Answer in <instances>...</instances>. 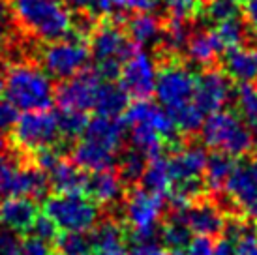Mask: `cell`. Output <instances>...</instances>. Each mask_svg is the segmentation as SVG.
Wrapping results in <instances>:
<instances>
[{
  "label": "cell",
  "mask_w": 257,
  "mask_h": 255,
  "mask_svg": "<svg viewBox=\"0 0 257 255\" xmlns=\"http://www.w3.org/2000/svg\"><path fill=\"white\" fill-rule=\"evenodd\" d=\"M197 75L180 62L164 64L156 75L154 94L160 107L169 114L179 132L193 134L201 130L205 114L195 105Z\"/></svg>",
  "instance_id": "6da1fadb"
},
{
  "label": "cell",
  "mask_w": 257,
  "mask_h": 255,
  "mask_svg": "<svg viewBox=\"0 0 257 255\" xmlns=\"http://www.w3.org/2000/svg\"><path fill=\"white\" fill-rule=\"evenodd\" d=\"M10 12L25 32L42 42L62 40L73 30L72 14L58 0H12Z\"/></svg>",
  "instance_id": "7a4b0ae2"
},
{
  "label": "cell",
  "mask_w": 257,
  "mask_h": 255,
  "mask_svg": "<svg viewBox=\"0 0 257 255\" xmlns=\"http://www.w3.org/2000/svg\"><path fill=\"white\" fill-rule=\"evenodd\" d=\"M126 126L130 128V141L134 149L141 150L147 158L158 156L167 141L177 135V126L160 105L137 99L126 109Z\"/></svg>",
  "instance_id": "3957f363"
},
{
  "label": "cell",
  "mask_w": 257,
  "mask_h": 255,
  "mask_svg": "<svg viewBox=\"0 0 257 255\" xmlns=\"http://www.w3.org/2000/svg\"><path fill=\"white\" fill-rule=\"evenodd\" d=\"M4 94L21 111L49 109L55 101V86L51 77L36 64H12L4 75Z\"/></svg>",
  "instance_id": "277c9868"
},
{
  "label": "cell",
  "mask_w": 257,
  "mask_h": 255,
  "mask_svg": "<svg viewBox=\"0 0 257 255\" xmlns=\"http://www.w3.org/2000/svg\"><path fill=\"white\" fill-rule=\"evenodd\" d=\"M201 137L207 147L231 158L246 156L255 149V132L236 113L216 111L201 124Z\"/></svg>",
  "instance_id": "5b68a950"
},
{
  "label": "cell",
  "mask_w": 257,
  "mask_h": 255,
  "mask_svg": "<svg viewBox=\"0 0 257 255\" xmlns=\"http://www.w3.org/2000/svg\"><path fill=\"white\" fill-rule=\"evenodd\" d=\"M88 47L96 60V73L105 81H113L120 73L122 62L137 45L130 42L126 32H122L114 23L103 21L90 30Z\"/></svg>",
  "instance_id": "8992f818"
},
{
  "label": "cell",
  "mask_w": 257,
  "mask_h": 255,
  "mask_svg": "<svg viewBox=\"0 0 257 255\" xmlns=\"http://www.w3.org/2000/svg\"><path fill=\"white\" fill-rule=\"evenodd\" d=\"M43 210L64 233H86L100 220L98 205L83 195V191L51 195L45 201Z\"/></svg>",
  "instance_id": "52a82bcc"
},
{
  "label": "cell",
  "mask_w": 257,
  "mask_h": 255,
  "mask_svg": "<svg viewBox=\"0 0 257 255\" xmlns=\"http://www.w3.org/2000/svg\"><path fill=\"white\" fill-rule=\"evenodd\" d=\"M90 57V47L85 38L70 32L62 40L49 42L40 51V66L49 77L70 79L86 70Z\"/></svg>",
  "instance_id": "ba28073f"
},
{
  "label": "cell",
  "mask_w": 257,
  "mask_h": 255,
  "mask_svg": "<svg viewBox=\"0 0 257 255\" xmlns=\"http://www.w3.org/2000/svg\"><path fill=\"white\" fill-rule=\"evenodd\" d=\"M162 214H164V195L147 188L132 190L124 201V220L134 231V240L154 238Z\"/></svg>",
  "instance_id": "9c48e42d"
},
{
  "label": "cell",
  "mask_w": 257,
  "mask_h": 255,
  "mask_svg": "<svg viewBox=\"0 0 257 255\" xmlns=\"http://www.w3.org/2000/svg\"><path fill=\"white\" fill-rule=\"evenodd\" d=\"M0 190L8 195L42 199L49 190V180L38 167L23 165L12 156H0Z\"/></svg>",
  "instance_id": "30bf717a"
},
{
  "label": "cell",
  "mask_w": 257,
  "mask_h": 255,
  "mask_svg": "<svg viewBox=\"0 0 257 255\" xmlns=\"http://www.w3.org/2000/svg\"><path fill=\"white\" fill-rule=\"evenodd\" d=\"M14 143L23 150H36L42 147L58 145V122L57 114L49 113L47 109L42 111H25L15 120L12 128Z\"/></svg>",
  "instance_id": "8fae6325"
},
{
  "label": "cell",
  "mask_w": 257,
  "mask_h": 255,
  "mask_svg": "<svg viewBox=\"0 0 257 255\" xmlns=\"http://www.w3.org/2000/svg\"><path fill=\"white\" fill-rule=\"evenodd\" d=\"M156 75V64L152 57L147 51L136 47L130 53V57L122 62L118 79H120V86L126 90L128 96L136 99H145L154 92Z\"/></svg>",
  "instance_id": "7c38bea8"
},
{
  "label": "cell",
  "mask_w": 257,
  "mask_h": 255,
  "mask_svg": "<svg viewBox=\"0 0 257 255\" xmlns=\"http://www.w3.org/2000/svg\"><path fill=\"white\" fill-rule=\"evenodd\" d=\"M103 81L105 79H101L96 71L83 70L73 77L64 79V83L55 88V101L60 109H77L86 113L88 109H94L96 96Z\"/></svg>",
  "instance_id": "4fadbf2b"
},
{
  "label": "cell",
  "mask_w": 257,
  "mask_h": 255,
  "mask_svg": "<svg viewBox=\"0 0 257 255\" xmlns=\"http://www.w3.org/2000/svg\"><path fill=\"white\" fill-rule=\"evenodd\" d=\"M229 201L246 210L251 203L257 201V158H246L242 162L235 163L229 175L227 182L223 184Z\"/></svg>",
  "instance_id": "5bb4252c"
},
{
  "label": "cell",
  "mask_w": 257,
  "mask_h": 255,
  "mask_svg": "<svg viewBox=\"0 0 257 255\" xmlns=\"http://www.w3.org/2000/svg\"><path fill=\"white\" fill-rule=\"evenodd\" d=\"M177 212L182 216V220L190 227L192 234L195 233L199 236L212 238L216 234H220L227 225L223 210L212 201H197V203L193 201L192 205L180 208Z\"/></svg>",
  "instance_id": "9a60e30c"
},
{
  "label": "cell",
  "mask_w": 257,
  "mask_h": 255,
  "mask_svg": "<svg viewBox=\"0 0 257 255\" xmlns=\"http://www.w3.org/2000/svg\"><path fill=\"white\" fill-rule=\"evenodd\" d=\"M231 98V86L227 75L220 70H207L197 75L195 85V105L203 114H210L220 111Z\"/></svg>",
  "instance_id": "2e32d148"
},
{
  "label": "cell",
  "mask_w": 257,
  "mask_h": 255,
  "mask_svg": "<svg viewBox=\"0 0 257 255\" xmlns=\"http://www.w3.org/2000/svg\"><path fill=\"white\" fill-rule=\"evenodd\" d=\"M38 216L34 199L10 195L0 203V227L10 233H27Z\"/></svg>",
  "instance_id": "e0dca14e"
},
{
  "label": "cell",
  "mask_w": 257,
  "mask_h": 255,
  "mask_svg": "<svg viewBox=\"0 0 257 255\" xmlns=\"http://www.w3.org/2000/svg\"><path fill=\"white\" fill-rule=\"evenodd\" d=\"M124 132H126V124L118 116H101V114H98L96 118L88 120L85 134L81 137L90 139V141L98 143L101 147L118 154L122 149V143H124Z\"/></svg>",
  "instance_id": "ac0fdd59"
},
{
  "label": "cell",
  "mask_w": 257,
  "mask_h": 255,
  "mask_svg": "<svg viewBox=\"0 0 257 255\" xmlns=\"http://www.w3.org/2000/svg\"><path fill=\"white\" fill-rule=\"evenodd\" d=\"M83 191H86V195L96 205H113L124 193V180L113 169L96 171L90 177H86Z\"/></svg>",
  "instance_id": "d6986e66"
},
{
  "label": "cell",
  "mask_w": 257,
  "mask_h": 255,
  "mask_svg": "<svg viewBox=\"0 0 257 255\" xmlns=\"http://www.w3.org/2000/svg\"><path fill=\"white\" fill-rule=\"evenodd\" d=\"M72 158H73V163L79 165L83 171L96 173V171L113 169L114 162H116V152L83 137L73 147Z\"/></svg>",
  "instance_id": "ffe728a7"
},
{
  "label": "cell",
  "mask_w": 257,
  "mask_h": 255,
  "mask_svg": "<svg viewBox=\"0 0 257 255\" xmlns=\"http://www.w3.org/2000/svg\"><path fill=\"white\" fill-rule=\"evenodd\" d=\"M223 70L238 83H250L257 79V47L238 45L227 49L223 57Z\"/></svg>",
  "instance_id": "44dd1931"
},
{
  "label": "cell",
  "mask_w": 257,
  "mask_h": 255,
  "mask_svg": "<svg viewBox=\"0 0 257 255\" xmlns=\"http://www.w3.org/2000/svg\"><path fill=\"white\" fill-rule=\"evenodd\" d=\"M92 229V255H130V249L124 244L122 227L116 221L105 220Z\"/></svg>",
  "instance_id": "7402d4cb"
},
{
  "label": "cell",
  "mask_w": 257,
  "mask_h": 255,
  "mask_svg": "<svg viewBox=\"0 0 257 255\" xmlns=\"http://www.w3.org/2000/svg\"><path fill=\"white\" fill-rule=\"evenodd\" d=\"M184 51L190 62L197 64V66H210L216 62L218 55L223 49L212 30H201V32L190 34Z\"/></svg>",
  "instance_id": "603a6c76"
},
{
  "label": "cell",
  "mask_w": 257,
  "mask_h": 255,
  "mask_svg": "<svg viewBox=\"0 0 257 255\" xmlns=\"http://www.w3.org/2000/svg\"><path fill=\"white\" fill-rule=\"evenodd\" d=\"M162 32H164L162 23H160L156 15H152L150 12L132 15L128 23H126V36L130 38V42L136 43L137 47L160 42Z\"/></svg>",
  "instance_id": "cb8c5ba5"
},
{
  "label": "cell",
  "mask_w": 257,
  "mask_h": 255,
  "mask_svg": "<svg viewBox=\"0 0 257 255\" xmlns=\"http://www.w3.org/2000/svg\"><path fill=\"white\" fill-rule=\"evenodd\" d=\"M49 184L57 193H79L85 190L86 175L83 169L73 162H66L64 158L57 163V167L51 171Z\"/></svg>",
  "instance_id": "d4e9b609"
},
{
  "label": "cell",
  "mask_w": 257,
  "mask_h": 255,
  "mask_svg": "<svg viewBox=\"0 0 257 255\" xmlns=\"http://www.w3.org/2000/svg\"><path fill=\"white\" fill-rule=\"evenodd\" d=\"M128 94L120 85L113 81H103L96 96L94 111L101 116H120L128 109Z\"/></svg>",
  "instance_id": "484cf974"
},
{
  "label": "cell",
  "mask_w": 257,
  "mask_h": 255,
  "mask_svg": "<svg viewBox=\"0 0 257 255\" xmlns=\"http://www.w3.org/2000/svg\"><path fill=\"white\" fill-rule=\"evenodd\" d=\"M141 180H143V188L156 191L160 195H165L171 188V175H169L167 158L162 156V154L150 158L147 162V167H145Z\"/></svg>",
  "instance_id": "4316f807"
},
{
  "label": "cell",
  "mask_w": 257,
  "mask_h": 255,
  "mask_svg": "<svg viewBox=\"0 0 257 255\" xmlns=\"http://www.w3.org/2000/svg\"><path fill=\"white\" fill-rule=\"evenodd\" d=\"M235 167L233 158L223 154V152H212L210 156H207V163H205V171H203V177H205V186L208 190H221L223 184L227 182L231 171Z\"/></svg>",
  "instance_id": "83f0119b"
},
{
  "label": "cell",
  "mask_w": 257,
  "mask_h": 255,
  "mask_svg": "<svg viewBox=\"0 0 257 255\" xmlns=\"http://www.w3.org/2000/svg\"><path fill=\"white\" fill-rule=\"evenodd\" d=\"M235 107L236 114L253 132H257V86H251L250 83H240V86L235 90Z\"/></svg>",
  "instance_id": "f1b7e54d"
},
{
  "label": "cell",
  "mask_w": 257,
  "mask_h": 255,
  "mask_svg": "<svg viewBox=\"0 0 257 255\" xmlns=\"http://www.w3.org/2000/svg\"><path fill=\"white\" fill-rule=\"evenodd\" d=\"M227 236L235 244V255H257V229L244 223H231Z\"/></svg>",
  "instance_id": "f546056e"
},
{
  "label": "cell",
  "mask_w": 257,
  "mask_h": 255,
  "mask_svg": "<svg viewBox=\"0 0 257 255\" xmlns=\"http://www.w3.org/2000/svg\"><path fill=\"white\" fill-rule=\"evenodd\" d=\"M58 132L60 137L64 139H77L85 134V128L88 124V116L85 111H77V109H60L57 114Z\"/></svg>",
  "instance_id": "4dcf8cb0"
},
{
  "label": "cell",
  "mask_w": 257,
  "mask_h": 255,
  "mask_svg": "<svg viewBox=\"0 0 257 255\" xmlns=\"http://www.w3.org/2000/svg\"><path fill=\"white\" fill-rule=\"evenodd\" d=\"M214 36L220 42L221 49H233L242 45L244 42V25L238 21V17H231V19H223L218 21L214 27Z\"/></svg>",
  "instance_id": "1f68e13d"
},
{
  "label": "cell",
  "mask_w": 257,
  "mask_h": 255,
  "mask_svg": "<svg viewBox=\"0 0 257 255\" xmlns=\"http://www.w3.org/2000/svg\"><path fill=\"white\" fill-rule=\"evenodd\" d=\"M192 238V231L190 227L186 225L182 216H180L177 210L171 216V220L165 223L164 231H162V240L169 249L177 251L179 248H182L186 242Z\"/></svg>",
  "instance_id": "d6a6232c"
},
{
  "label": "cell",
  "mask_w": 257,
  "mask_h": 255,
  "mask_svg": "<svg viewBox=\"0 0 257 255\" xmlns=\"http://www.w3.org/2000/svg\"><path fill=\"white\" fill-rule=\"evenodd\" d=\"M55 242L60 255H92V242L85 233H62Z\"/></svg>",
  "instance_id": "836d02e7"
},
{
  "label": "cell",
  "mask_w": 257,
  "mask_h": 255,
  "mask_svg": "<svg viewBox=\"0 0 257 255\" xmlns=\"http://www.w3.org/2000/svg\"><path fill=\"white\" fill-rule=\"evenodd\" d=\"M147 167V156L141 150L132 149L128 152H124V156L120 158V177L126 182H137L141 180Z\"/></svg>",
  "instance_id": "e575fe53"
},
{
  "label": "cell",
  "mask_w": 257,
  "mask_h": 255,
  "mask_svg": "<svg viewBox=\"0 0 257 255\" xmlns=\"http://www.w3.org/2000/svg\"><path fill=\"white\" fill-rule=\"evenodd\" d=\"M190 38L188 27L182 21H169V27L162 32V42L169 53H177L186 47V42Z\"/></svg>",
  "instance_id": "d590c367"
},
{
  "label": "cell",
  "mask_w": 257,
  "mask_h": 255,
  "mask_svg": "<svg viewBox=\"0 0 257 255\" xmlns=\"http://www.w3.org/2000/svg\"><path fill=\"white\" fill-rule=\"evenodd\" d=\"M160 2H164L169 21L186 23L199 12V0H160Z\"/></svg>",
  "instance_id": "8d00e7d4"
},
{
  "label": "cell",
  "mask_w": 257,
  "mask_h": 255,
  "mask_svg": "<svg viewBox=\"0 0 257 255\" xmlns=\"http://www.w3.org/2000/svg\"><path fill=\"white\" fill-rule=\"evenodd\" d=\"M34 156V167H38L43 173H51V171L57 167V163L62 160V150H58L57 145H51V147H42V149L32 150Z\"/></svg>",
  "instance_id": "74e56055"
},
{
  "label": "cell",
  "mask_w": 257,
  "mask_h": 255,
  "mask_svg": "<svg viewBox=\"0 0 257 255\" xmlns=\"http://www.w3.org/2000/svg\"><path fill=\"white\" fill-rule=\"evenodd\" d=\"M207 15L214 23L236 17L238 15L236 0H210L207 6Z\"/></svg>",
  "instance_id": "f35d334b"
},
{
  "label": "cell",
  "mask_w": 257,
  "mask_h": 255,
  "mask_svg": "<svg viewBox=\"0 0 257 255\" xmlns=\"http://www.w3.org/2000/svg\"><path fill=\"white\" fill-rule=\"evenodd\" d=\"M214 251V242L208 236H195L186 242L182 248L175 251V255H212Z\"/></svg>",
  "instance_id": "ab89813d"
},
{
  "label": "cell",
  "mask_w": 257,
  "mask_h": 255,
  "mask_svg": "<svg viewBox=\"0 0 257 255\" xmlns=\"http://www.w3.org/2000/svg\"><path fill=\"white\" fill-rule=\"evenodd\" d=\"M32 234L34 236H40L47 242H55L58 238V227L57 223L51 220L47 214H42V216H36V220L32 223Z\"/></svg>",
  "instance_id": "60d3db41"
},
{
  "label": "cell",
  "mask_w": 257,
  "mask_h": 255,
  "mask_svg": "<svg viewBox=\"0 0 257 255\" xmlns=\"http://www.w3.org/2000/svg\"><path fill=\"white\" fill-rule=\"evenodd\" d=\"M21 255H53V248L51 242L32 234L21 242Z\"/></svg>",
  "instance_id": "b9f144b4"
},
{
  "label": "cell",
  "mask_w": 257,
  "mask_h": 255,
  "mask_svg": "<svg viewBox=\"0 0 257 255\" xmlns=\"http://www.w3.org/2000/svg\"><path fill=\"white\" fill-rule=\"evenodd\" d=\"M130 255H169V251L162 248L154 238H149V240H134Z\"/></svg>",
  "instance_id": "7bdbcfd3"
},
{
  "label": "cell",
  "mask_w": 257,
  "mask_h": 255,
  "mask_svg": "<svg viewBox=\"0 0 257 255\" xmlns=\"http://www.w3.org/2000/svg\"><path fill=\"white\" fill-rule=\"evenodd\" d=\"M85 6H88L96 14H114L120 8H126V0H85Z\"/></svg>",
  "instance_id": "ee69618b"
},
{
  "label": "cell",
  "mask_w": 257,
  "mask_h": 255,
  "mask_svg": "<svg viewBox=\"0 0 257 255\" xmlns=\"http://www.w3.org/2000/svg\"><path fill=\"white\" fill-rule=\"evenodd\" d=\"M19 109L10 101V99H0V130H10L14 128L15 120L19 118Z\"/></svg>",
  "instance_id": "f6af8a7d"
},
{
  "label": "cell",
  "mask_w": 257,
  "mask_h": 255,
  "mask_svg": "<svg viewBox=\"0 0 257 255\" xmlns=\"http://www.w3.org/2000/svg\"><path fill=\"white\" fill-rule=\"evenodd\" d=\"M0 255H21V242L17 240L15 233H0Z\"/></svg>",
  "instance_id": "bcb514c9"
},
{
  "label": "cell",
  "mask_w": 257,
  "mask_h": 255,
  "mask_svg": "<svg viewBox=\"0 0 257 255\" xmlns=\"http://www.w3.org/2000/svg\"><path fill=\"white\" fill-rule=\"evenodd\" d=\"M160 0H126V8L136 12V14H147L156 10Z\"/></svg>",
  "instance_id": "7dc6e473"
},
{
  "label": "cell",
  "mask_w": 257,
  "mask_h": 255,
  "mask_svg": "<svg viewBox=\"0 0 257 255\" xmlns=\"http://www.w3.org/2000/svg\"><path fill=\"white\" fill-rule=\"evenodd\" d=\"M244 19H246V25L257 34V0L244 2Z\"/></svg>",
  "instance_id": "c3c4849f"
},
{
  "label": "cell",
  "mask_w": 257,
  "mask_h": 255,
  "mask_svg": "<svg viewBox=\"0 0 257 255\" xmlns=\"http://www.w3.org/2000/svg\"><path fill=\"white\" fill-rule=\"evenodd\" d=\"M212 255H235V244H233V240L229 238L227 234L214 244Z\"/></svg>",
  "instance_id": "681fc988"
},
{
  "label": "cell",
  "mask_w": 257,
  "mask_h": 255,
  "mask_svg": "<svg viewBox=\"0 0 257 255\" xmlns=\"http://www.w3.org/2000/svg\"><path fill=\"white\" fill-rule=\"evenodd\" d=\"M10 17H12V12L8 14L4 6H2V2H0V40H4V36L8 32V21H10Z\"/></svg>",
  "instance_id": "f907efd6"
},
{
  "label": "cell",
  "mask_w": 257,
  "mask_h": 255,
  "mask_svg": "<svg viewBox=\"0 0 257 255\" xmlns=\"http://www.w3.org/2000/svg\"><path fill=\"white\" fill-rule=\"evenodd\" d=\"M244 212H246V216H248L251 221H255V223H257V201H255V203H251V205L248 206Z\"/></svg>",
  "instance_id": "816d5d0a"
},
{
  "label": "cell",
  "mask_w": 257,
  "mask_h": 255,
  "mask_svg": "<svg viewBox=\"0 0 257 255\" xmlns=\"http://www.w3.org/2000/svg\"><path fill=\"white\" fill-rule=\"evenodd\" d=\"M8 147H10V141H8V137L4 135V132L0 130V156H2V154H6Z\"/></svg>",
  "instance_id": "f5cc1de1"
},
{
  "label": "cell",
  "mask_w": 257,
  "mask_h": 255,
  "mask_svg": "<svg viewBox=\"0 0 257 255\" xmlns=\"http://www.w3.org/2000/svg\"><path fill=\"white\" fill-rule=\"evenodd\" d=\"M4 92V79L0 77V94Z\"/></svg>",
  "instance_id": "db71d44e"
},
{
  "label": "cell",
  "mask_w": 257,
  "mask_h": 255,
  "mask_svg": "<svg viewBox=\"0 0 257 255\" xmlns=\"http://www.w3.org/2000/svg\"><path fill=\"white\" fill-rule=\"evenodd\" d=\"M0 193H2V190H0Z\"/></svg>",
  "instance_id": "11a10c76"
},
{
  "label": "cell",
  "mask_w": 257,
  "mask_h": 255,
  "mask_svg": "<svg viewBox=\"0 0 257 255\" xmlns=\"http://www.w3.org/2000/svg\"><path fill=\"white\" fill-rule=\"evenodd\" d=\"M53 255H55V253H53ZM58 255H60V253H58Z\"/></svg>",
  "instance_id": "9f6ffc18"
}]
</instances>
